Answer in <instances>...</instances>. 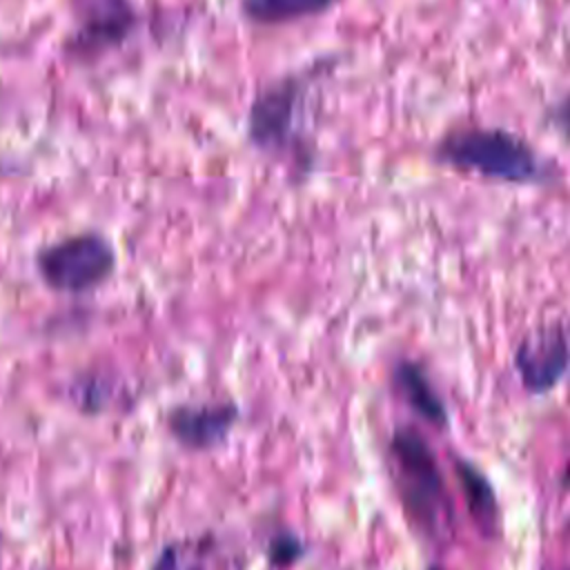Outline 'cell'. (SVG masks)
<instances>
[{
	"label": "cell",
	"mask_w": 570,
	"mask_h": 570,
	"mask_svg": "<svg viewBox=\"0 0 570 570\" xmlns=\"http://www.w3.org/2000/svg\"><path fill=\"white\" fill-rule=\"evenodd\" d=\"M341 56L325 53L289 69L254 94L247 118V142L265 158L285 167L292 183H305L316 169V140L312 131V100Z\"/></svg>",
	"instance_id": "cell-1"
},
{
	"label": "cell",
	"mask_w": 570,
	"mask_h": 570,
	"mask_svg": "<svg viewBox=\"0 0 570 570\" xmlns=\"http://www.w3.org/2000/svg\"><path fill=\"white\" fill-rule=\"evenodd\" d=\"M430 158L450 171L499 185L550 187L561 178L554 158L499 125H454L432 142Z\"/></svg>",
	"instance_id": "cell-2"
},
{
	"label": "cell",
	"mask_w": 570,
	"mask_h": 570,
	"mask_svg": "<svg viewBox=\"0 0 570 570\" xmlns=\"http://www.w3.org/2000/svg\"><path fill=\"white\" fill-rule=\"evenodd\" d=\"M387 472L414 532L434 546L448 543L454 530L452 497L434 450L412 425L392 432Z\"/></svg>",
	"instance_id": "cell-3"
},
{
	"label": "cell",
	"mask_w": 570,
	"mask_h": 570,
	"mask_svg": "<svg viewBox=\"0 0 570 570\" xmlns=\"http://www.w3.org/2000/svg\"><path fill=\"white\" fill-rule=\"evenodd\" d=\"M42 283L60 294H89L116 269V252L98 232H80L42 247L36 256Z\"/></svg>",
	"instance_id": "cell-4"
},
{
	"label": "cell",
	"mask_w": 570,
	"mask_h": 570,
	"mask_svg": "<svg viewBox=\"0 0 570 570\" xmlns=\"http://www.w3.org/2000/svg\"><path fill=\"white\" fill-rule=\"evenodd\" d=\"M512 367L530 394L552 392L570 374V318L528 330L514 347Z\"/></svg>",
	"instance_id": "cell-5"
},
{
	"label": "cell",
	"mask_w": 570,
	"mask_h": 570,
	"mask_svg": "<svg viewBox=\"0 0 570 570\" xmlns=\"http://www.w3.org/2000/svg\"><path fill=\"white\" fill-rule=\"evenodd\" d=\"M73 31L65 49L76 60H94L129 40L138 27L131 0H76Z\"/></svg>",
	"instance_id": "cell-6"
},
{
	"label": "cell",
	"mask_w": 570,
	"mask_h": 570,
	"mask_svg": "<svg viewBox=\"0 0 570 570\" xmlns=\"http://www.w3.org/2000/svg\"><path fill=\"white\" fill-rule=\"evenodd\" d=\"M247 548L232 534L205 530L167 541L149 570H247Z\"/></svg>",
	"instance_id": "cell-7"
},
{
	"label": "cell",
	"mask_w": 570,
	"mask_h": 570,
	"mask_svg": "<svg viewBox=\"0 0 570 570\" xmlns=\"http://www.w3.org/2000/svg\"><path fill=\"white\" fill-rule=\"evenodd\" d=\"M240 410L234 401H207V403H180L174 405L165 425L169 436L185 450L205 452L227 441L238 423Z\"/></svg>",
	"instance_id": "cell-8"
},
{
	"label": "cell",
	"mask_w": 570,
	"mask_h": 570,
	"mask_svg": "<svg viewBox=\"0 0 570 570\" xmlns=\"http://www.w3.org/2000/svg\"><path fill=\"white\" fill-rule=\"evenodd\" d=\"M392 390L425 423L445 430L450 423L448 405L430 379L425 365L416 358H399L392 367Z\"/></svg>",
	"instance_id": "cell-9"
},
{
	"label": "cell",
	"mask_w": 570,
	"mask_h": 570,
	"mask_svg": "<svg viewBox=\"0 0 570 570\" xmlns=\"http://www.w3.org/2000/svg\"><path fill=\"white\" fill-rule=\"evenodd\" d=\"M452 463H454V474L472 521L483 532V537H494L501 525V512H499L494 485L483 474V470L472 461L463 456H454Z\"/></svg>",
	"instance_id": "cell-10"
},
{
	"label": "cell",
	"mask_w": 570,
	"mask_h": 570,
	"mask_svg": "<svg viewBox=\"0 0 570 570\" xmlns=\"http://www.w3.org/2000/svg\"><path fill=\"white\" fill-rule=\"evenodd\" d=\"M343 0H240V16L254 27H285L321 18Z\"/></svg>",
	"instance_id": "cell-11"
},
{
	"label": "cell",
	"mask_w": 570,
	"mask_h": 570,
	"mask_svg": "<svg viewBox=\"0 0 570 570\" xmlns=\"http://www.w3.org/2000/svg\"><path fill=\"white\" fill-rule=\"evenodd\" d=\"M120 394V385L111 376L98 372L82 374L69 385L71 403L87 414L107 412V407H114L118 403Z\"/></svg>",
	"instance_id": "cell-12"
},
{
	"label": "cell",
	"mask_w": 570,
	"mask_h": 570,
	"mask_svg": "<svg viewBox=\"0 0 570 570\" xmlns=\"http://www.w3.org/2000/svg\"><path fill=\"white\" fill-rule=\"evenodd\" d=\"M267 561L272 568H289L307 554L305 543L292 532H278L267 543Z\"/></svg>",
	"instance_id": "cell-13"
},
{
	"label": "cell",
	"mask_w": 570,
	"mask_h": 570,
	"mask_svg": "<svg viewBox=\"0 0 570 570\" xmlns=\"http://www.w3.org/2000/svg\"><path fill=\"white\" fill-rule=\"evenodd\" d=\"M546 122L552 127L563 140H570V91H566L561 98H557L548 111Z\"/></svg>",
	"instance_id": "cell-14"
},
{
	"label": "cell",
	"mask_w": 570,
	"mask_h": 570,
	"mask_svg": "<svg viewBox=\"0 0 570 570\" xmlns=\"http://www.w3.org/2000/svg\"><path fill=\"white\" fill-rule=\"evenodd\" d=\"M559 485H561L563 490H570V461H568L566 470H563L561 476H559Z\"/></svg>",
	"instance_id": "cell-15"
},
{
	"label": "cell",
	"mask_w": 570,
	"mask_h": 570,
	"mask_svg": "<svg viewBox=\"0 0 570 570\" xmlns=\"http://www.w3.org/2000/svg\"><path fill=\"white\" fill-rule=\"evenodd\" d=\"M563 532H566V534H568V537H570V519H568V521H566V525H563Z\"/></svg>",
	"instance_id": "cell-16"
},
{
	"label": "cell",
	"mask_w": 570,
	"mask_h": 570,
	"mask_svg": "<svg viewBox=\"0 0 570 570\" xmlns=\"http://www.w3.org/2000/svg\"><path fill=\"white\" fill-rule=\"evenodd\" d=\"M428 570H443V568H441V566H430Z\"/></svg>",
	"instance_id": "cell-17"
},
{
	"label": "cell",
	"mask_w": 570,
	"mask_h": 570,
	"mask_svg": "<svg viewBox=\"0 0 570 570\" xmlns=\"http://www.w3.org/2000/svg\"><path fill=\"white\" fill-rule=\"evenodd\" d=\"M566 570H570V568H566Z\"/></svg>",
	"instance_id": "cell-18"
}]
</instances>
